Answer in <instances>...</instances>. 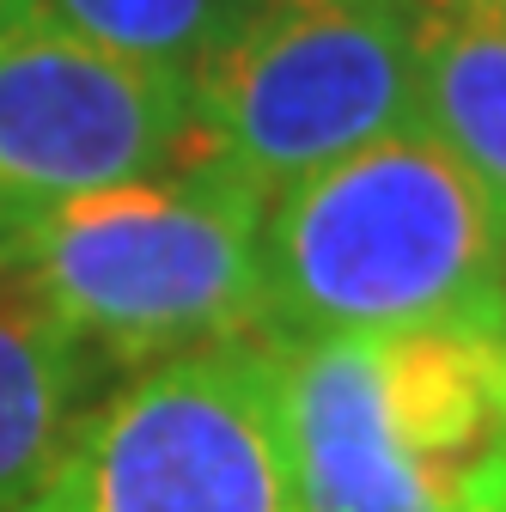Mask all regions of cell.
<instances>
[{"label":"cell","instance_id":"6da1fadb","mask_svg":"<svg viewBox=\"0 0 506 512\" xmlns=\"http://www.w3.org/2000/svg\"><path fill=\"white\" fill-rule=\"evenodd\" d=\"M269 336H506V214L421 122L263 208Z\"/></svg>","mask_w":506,"mask_h":512},{"label":"cell","instance_id":"7a4b0ae2","mask_svg":"<svg viewBox=\"0 0 506 512\" xmlns=\"http://www.w3.org/2000/svg\"><path fill=\"white\" fill-rule=\"evenodd\" d=\"M293 512H506V336H275Z\"/></svg>","mask_w":506,"mask_h":512},{"label":"cell","instance_id":"3957f363","mask_svg":"<svg viewBox=\"0 0 506 512\" xmlns=\"http://www.w3.org/2000/svg\"><path fill=\"white\" fill-rule=\"evenodd\" d=\"M263 196L183 159L141 183L61 202L0 238L31 293L104 372L263 330Z\"/></svg>","mask_w":506,"mask_h":512},{"label":"cell","instance_id":"277c9868","mask_svg":"<svg viewBox=\"0 0 506 512\" xmlns=\"http://www.w3.org/2000/svg\"><path fill=\"white\" fill-rule=\"evenodd\" d=\"M421 122L415 0H250L189 80V153L275 202Z\"/></svg>","mask_w":506,"mask_h":512},{"label":"cell","instance_id":"5b68a950","mask_svg":"<svg viewBox=\"0 0 506 512\" xmlns=\"http://www.w3.org/2000/svg\"><path fill=\"white\" fill-rule=\"evenodd\" d=\"M19 512H293L275 336L250 330L129 372Z\"/></svg>","mask_w":506,"mask_h":512},{"label":"cell","instance_id":"8992f818","mask_svg":"<svg viewBox=\"0 0 506 512\" xmlns=\"http://www.w3.org/2000/svg\"><path fill=\"white\" fill-rule=\"evenodd\" d=\"M189 153V86L43 19L0 31V238L61 202L141 183Z\"/></svg>","mask_w":506,"mask_h":512},{"label":"cell","instance_id":"52a82bcc","mask_svg":"<svg viewBox=\"0 0 506 512\" xmlns=\"http://www.w3.org/2000/svg\"><path fill=\"white\" fill-rule=\"evenodd\" d=\"M98 372L104 366L31 293V281L0 263V512L43 494L98 403Z\"/></svg>","mask_w":506,"mask_h":512},{"label":"cell","instance_id":"ba28073f","mask_svg":"<svg viewBox=\"0 0 506 512\" xmlns=\"http://www.w3.org/2000/svg\"><path fill=\"white\" fill-rule=\"evenodd\" d=\"M421 128L506 214V0H415Z\"/></svg>","mask_w":506,"mask_h":512},{"label":"cell","instance_id":"9c48e42d","mask_svg":"<svg viewBox=\"0 0 506 512\" xmlns=\"http://www.w3.org/2000/svg\"><path fill=\"white\" fill-rule=\"evenodd\" d=\"M250 0H25V13L177 86L232 37Z\"/></svg>","mask_w":506,"mask_h":512},{"label":"cell","instance_id":"30bf717a","mask_svg":"<svg viewBox=\"0 0 506 512\" xmlns=\"http://www.w3.org/2000/svg\"><path fill=\"white\" fill-rule=\"evenodd\" d=\"M13 19H25V0H0V31H7Z\"/></svg>","mask_w":506,"mask_h":512}]
</instances>
